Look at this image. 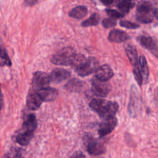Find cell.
I'll return each mask as SVG.
<instances>
[{
  "label": "cell",
  "instance_id": "obj_33",
  "mask_svg": "<svg viewBox=\"0 0 158 158\" xmlns=\"http://www.w3.org/2000/svg\"><path fill=\"white\" fill-rule=\"evenodd\" d=\"M3 105V100H2V93H0V110L2 109Z\"/></svg>",
  "mask_w": 158,
  "mask_h": 158
},
{
  "label": "cell",
  "instance_id": "obj_26",
  "mask_svg": "<svg viewBox=\"0 0 158 158\" xmlns=\"http://www.w3.org/2000/svg\"><path fill=\"white\" fill-rule=\"evenodd\" d=\"M105 11L109 15V16L110 17L111 19H113L114 20L117 19H121L125 15L122 12H120L116 10L112 9H106Z\"/></svg>",
  "mask_w": 158,
  "mask_h": 158
},
{
  "label": "cell",
  "instance_id": "obj_22",
  "mask_svg": "<svg viewBox=\"0 0 158 158\" xmlns=\"http://www.w3.org/2000/svg\"><path fill=\"white\" fill-rule=\"evenodd\" d=\"M87 58L83 54H77L73 59L70 65L73 68L75 72L80 69L86 63Z\"/></svg>",
  "mask_w": 158,
  "mask_h": 158
},
{
  "label": "cell",
  "instance_id": "obj_4",
  "mask_svg": "<svg viewBox=\"0 0 158 158\" xmlns=\"http://www.w3.org/2000/svg\"><path fill=\"white\" fill-rule=\"evenodd\" d=\"M91 89L95 95L105 98L110 92L111 85L108 81H102L94 77L91 80Z\"/></svg>",
  "mask_w": 158,
  "mask_h": 158
},
{
  "label": "cell",
  "instance_id": "obj_11",
  "mask_svg": "<svg viewBox=\"0 0 158 158\" xmlns=\"http://www.w3.org/2000/svg\"><path fill=\"white\" fill-rule=\"evenodd\" d=\"M42 102L43 101L37 94L36 90L30 89L27 96V106L28 109L31 110H36L40 107Z\"/></svg>",
  "mask_w": 158,
  "mask_h": 158
},
{
  "label": "cell",
  "instance_id": "obj_21",
  "mask_svg": "<svg viewBox=\"0 0 158 158\" xmlns=\"http://www.w3.org/2000/svg\"><path fill=\"white\" fill-rule=\"evenodd\" d=\"M83 82L77 78H72L65 85V88L70 92H78L83 87Z\"/></svg>",
  "mask_w": 158,
  "mask_h": 158
},
{
  "label": "cell",
  "instance_id": "obj_31",
  "mask_svg": "<svg viewBox=\"0 0 158 158\" xmlns=\"http://www.w3.org/2000/svg\"><path fill=\"white\" fill-rule=\"evenodd\" d=\"M37 2L36 1H33V0H31V1H25V3L28 5V6H32V5H34L35 4H36Z\"/></svg>",
  "mask_w": 158,
  "mask_h": 158
},
{
  "label": "cell",
  "instance_id": "obj_6",
  "mask_svg": "<svg viewBox=\"0 0 158 158\" xmlns=\"http://www.w3.org/2000/svg\"><path fill=\"white\" fill-rule=\"evenodd\" d=\"M117 123V120L115 116L104 118L101 122L98 130L99 136L102 137L109 134L115 128Z\"/></svg>",
  "mask_w": 158,
  "mask_h": 158
},
{
  "label": "cell",
  "instance_id": "obj_9",
  "mask_svg": "<svg viewBox=\"0 0 158 158\" xmlns=\"http://www.w3.org/2000/svg\"><path fill=\"white\" fill-rule=\"evenodd\" d=\"M138 41L144 48L149 50L154 55L157 57V46L155 40L149 36L141 35L138 38Z\"/></svg>",
  "mask_w": 158,
  "mask_h": 158
},
{
  "label": "cell",
  "instance_id": "obj_34",
  "mask_svg": "<svg viewBox=\"0 0 158 158\" xmlns=\"http://www.w3.org/2000/svg\"><path fill=\"white\" fill-rule=\"evenodd\" d=\"M14 158H23V156L20 154H17Z\"/></svg>",
  "mask_w": 158,
  "mask_h": 158
},
{
  "label": "cell",
  "instance_id": "obj_12",
  "mask_svg": "<svg viewBox=\"0 0 158 158\" xmlns=\"http://www.w3.org/2000/svg\"><path fill=\"white\" fill-rule=\"evenodd\" d=\"M114 76V72L108 65H102L98 67L95 71V77L102 81H108Z\"/></svg>",
  "mask_w": 158,
  "mask_h": 158
},
{
  "label": "cell",
  "instance_id": "obj_14",
  "mask_svg": "<svg viewBox=\"0 0 158 158\" xmlns=\"http://www.w3.org/2000/svg\"><path fill=\"white\" fill-rule=\"evenodd\" d=\"M86 148L88 153L92 155H99L104 153L105 151L104 145L93 139H89L86 145Z\"/></svg>",
  "mask_w": 158,
  "mask_h": 158
},
{
  "label": "cell",
  "instance_id": "obj_10",
  "mask_svg": "<svg viewBox=\"0 0 158 158\" xmlns=\"http://www.w3.org/2000/svg\"><path fill=\"white\" fill-rule=\"evenodd\" d=\"M70 76V72L62 68H56L51 71L49 75L50 81L55 83L62 82Z\"/></svg>",
  "mask_w": 158,
  "mask_h": 158
},
{
  "label": "cell",
  "instance_id": "obj_16",
  "mask_svg": "<svg viewBox=\"0 0 158 158\" xmlns=\"http://www.w3.org/2000/svg\"><path fill=\"white\" fill-rule=\"evenodd\" d=\"M125 52L131 64L135 67H138V57L136 49L131 44H127L125 46Z\"/></svg>",
  "mask_w": 158,
  "mask_h": 158
},
{
  "label": "cell",
  "instance_id": "obj_17",
  "mask_svg": "<svg viewBox=\"0 0 158 158\" xmlns=\"http://www.w3.org/2000/svg\"><path fill=\"white\" fill-rule=\"evenodd\" d=\"M37 127V120L36 116L33 114H28L24 119L23 128L24 131L34 132Z\"/></svg>",
  "mask_w": 158,
  "mask_h": 158
},
{
  "label": "cell",
  "instance_id": "obj_24",
  "mask_svg": "<svg viewBox=\"0 0 158 158\" xmlns=\"http://www.w3.org/2000/svg\"><path fill=\"white\" fill-rule=\"evenodd\" d=\"M100 20V17L98 13H93L88 19L81 22V26L83 27H88L97 25Z\"/></svg>",
  "mask_w": 158,
  "mask_h": 158
},
{
  "label": "cell",
  "instance_id": "obj_20",
  "mask_svg": "<svg viewBox=\"0 0 158 158\" xmlns=\"http://www.w3.org/2000/svg\"><path fill=\"white\" fill-rule=\"evenodd\" d=\"M33 133L28 131H23L16 136V141L22 146L27 145L33 136Z\"/></svg>",
  "mask_w": 158,
  "mask_h": 158
},
{
  "label": "cell",
  "instance_id": "obj_32",
  "mask_svg": "<svg viewBox=\"0 0 158 158\" xmlns=\"http://www.w3.org/2000/svg\"><path fill=\"white\" fill-rule=\"evenodd\" d=\"M101 2L106 6H109L114 2L113 1H101Z\"/></svg>",
  "mask_w": 158,
  "mask_h": 158
},
{
  "label": "cell",
  "instance_id": "obj_2",
  "mask_svg": "<svg viewBox=\"0 0 158 158\" xmlns=\"http://www.w3.org/2000/svg\"><path fill=\"white\" fill-rule=\"evenodd\" d=\"M157 10L154 8L152 3L149 1H141L136 7V20L143 23H149L154 17H157Z\"/></svg>",
  "mask_w": 158,
  "mask_h": 158
},
{
  "label": "cell",
  "instance_id": "obj_15",
  "mask_svg": "<svg viewBox=\"0 0 158 158\" xmlns=\"http://www.w3.org/2000/svg\"><path fill=\"white\" fill-rule=\"evenodd\" d=\"M130 36L125 31L117 29L111 30L108 36V40L115 43H122L128 40Z\"/></svg>",
  "mask_w": 158,
  "mask_h": 158
},
{
  "label": "cell",
  "instance_id": "obj_7",
  "mask_svg": "<svg viewBox=\"0 0 158 158\" xmlns=\"http://www.w3.org/2000/svg\"><path fill=\"white\" fill-rule=\"evenodd\" d=\"M99 65L98 60L94 57L87 58V60L85 65L76 72L80 77H86L95 72Z\"/></svg>",
  "mask_w": 158,
  "mask_h": 158
},
{
  "label": "cell",
  "instance_id": "obj_28",
  "mask_svg": "<svg viewBox=\"0 0 158 158\" xmlns=\"http://www.w3.org/2000/svg\"><path fill=\"white\" fill-rule=\"evenodd\" d=\"M116 24H117L116 20H114L111 18H106L102 22V26L106 28L114 27L116 25Z\"/></svg>",
  "mask_w": 158,
  "mask_h": 158
},
{
  "label": "cell",
  "instance_id": "obj_19",
  "mask_svg": "<svg viewBox=\"0 0 158 158\" xmlns=\"http://www.w3.org/2000/svg\"><path fill=\"white\" fill-rule=\"evenodd\" d=\"M88 14V9L85 6H78L73 8L69 12V15L70 17L81 19L85 17Z\"/></svg>",
  "mask_w": 158,
  "mask_h": 158
},
{
  "label": "cell",
  "instance_id": "obj_35",
  "mask_svg": "<svg viewBox=\"0 0 158 158\" xmlns=\"http://www.w3.org/2000/svg\"><path fill=\"white\" fill-rule=\"evenodd\" d=\"M0 93H2V91H1V83H0Z\"/></svg>",
  "mask_w": 158,
  "mask_h": 158
},
{
  "label": "cell",
  "instance_id": "obj_30",
  "mask_svg": "<svg viewBox=\"0 0 158 158\" xmlns=\"http://www.w3.org/2000/svg\"><path fill=\"white\" fill-rule=\"evenodd\" d=\"M72 158H85V157L82 152H76L73 154Z\"/></svg>",
  "mask_w": 158,
  "mask_h": 158
},
{
  "label": "cell",
  "instance_id": "obj_8",
  "mask_svg": "<svg viewBox=\"0 0 158 158\" xmlns=\"http://www.w3.org/2000/svg\"><path fill=\"white\" fill-rule=\"evenodd\" d=\"M36 91L41 101L45 102L54 101L57 98L59 95L58 91L56 88L49 86L36 90Z\"/></svg>",
  "mask_w": 158,
  "mask_h": 158
},
{
  "label": "cell",
  "instance_id": "obj_25",
  "mask_svg": "<svg viewBox=\"0 0 158 158\" xmlns=\"http://www.w3.org/2000/svg\"><path fill=\"white\" fill-rule=\"evenodd\" d=\"M12 65V62L9 57L6 49L1 46L0 47V67L4 65L10 67Z\"/></svg>",
  "mask_w": 158,
  "mask_h": 158
},
{
  "label": "cell",
  "instance_id": "obj_1",
  "mask_svg": "<svg viewBox=\"0 0 158 158\" xmlns=\"http://www.w3.org/2000/svg\"><path fill=\"white\" fill-rule=\"evenodd\" d=\"M89 106L104 118L115 116L118 109L117 102L102 99H94L89 102Z\"/></svg>",
  "mask_w": 158,
  "mask_h": 158
},
{
  "label": "cell",
  "instance_id": "obj_13",
  "mask_svg": "<svg viewBox=\"0 0 158 158\" xmlns=\"http://www.w3.org/2000/svg\"><path fill=\"white\" fill-rule=\"evenodd\" d=\"M139 107V98L136 90V88L135 86H132L130 101L128 106V112L131 117H135L137 113V109Z\"/></svg>",
  "mask_w": 158,
  "mask_h": 158
},
{
  "label": "cell",
  "instance_id": "obj_3",
  "mask_svg": "<svg viewBox=\"0 0 158 158\" xmlns=\"http://www.w3.org/2000/svg\"><path fill=\"white\" fill-rule=\"evenodd\" d=\"M75 55L76 52L73 48L65 47L52 56L51 62L56 65H69L71 64Z\"/></svg>",
  "mask_w": 158,
  "mask_h": 158
},
{
  "label": "cell",
  "instance_id": "obj_23",
  "mask_svg": "<svg viewBox=\"0 0 158 158\" xmlns=\"http://www.w3.org/2000/svg\"><path fill=\"white\" fill-rule=\"evenodd\" d=\"M135 3L131 1L122 0L118 1L117 4V7L120 10L123 14H126L129 12L130 10L134 6Z\"/></svg>",
  "mask_w": 158,
  "mask_h": 158
},
{
  "label": "cell",
  "instance_id": "obj_27",
  "mask_svg": "<svg viewBox=\"0 0 158 158\" xmlns=\"http://www.w3.org/2000/svg\"><path fill=\"white\" fill-rule=\"evenodd\" d=\"M119 23L121 27L128 29H136L139 27V25L128 20H121L120 21Z\"/></svg>",
  "mask_w": 158,
  "mask_h": 158
},
{
  "label": "cell",
  "instance_id": "obj_18",
  "mask_svg": "<svg viewBox=\"0 0 158 158\" xmlns=\"http://www.w3.org/2000/svg\"><path fill=\"white\" fill-rule=\"evenodd\" d=\"M138 68L142 77V80L146 82L149 77V68L145 57L143 56H139L138 59Z\"/></svg>",
  "mask_w": 158,
  "mask_h": 158
},
{
  "label": "cell",
  "instance_id": "obj_5",
  "mask_svg": "<svg viewBox=\"0 0 158 158\" xmlns=\"http://www.w3.org/2000/svg\"><path fill=\"white\" fill-rule=\"evenodd\" d=\"M49 82V75L43 72L38 71L35 72L33 75L31 85L33 89L35 90L48 87Z\"/></svg>",
  "mask_w": 158,
  "mask_h": 158
},
{
  "label": "cell",
  "instance_id": "obj_29",
  "mask_svg": "<svg viewBox=\"0 0 158 158\" xmlns=\"http://www.w3.org/2000/svg\"><path fill=\"white\" fill-rule=\"evenodd\" d=\"M133 72L134 77H135V78L136 82L141 86L142 83H143V80H142V77H141V75L140 74L138 67L134 68L133 70Z\"/></svg>",
  "mask_w": 158,
  "mask_h": 158
}]
</instances>
